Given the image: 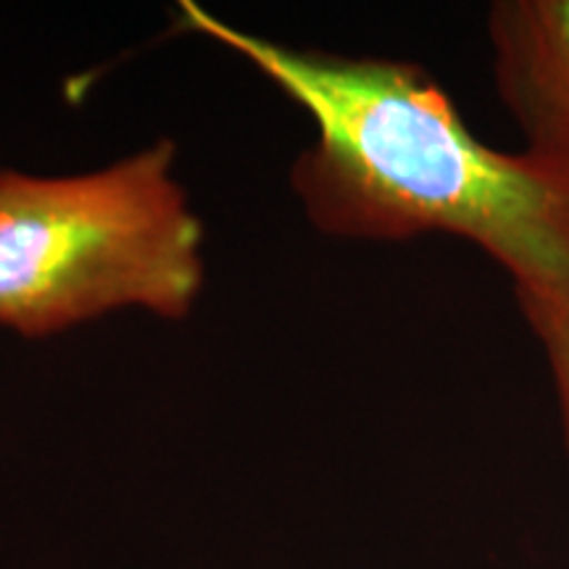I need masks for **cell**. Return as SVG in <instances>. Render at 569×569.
<instances>
[{
	"mask_svg": "<svg viewBox=\"0 0 569 569\" xmlns=\"http://www.w3.org/2000/svg\"><path fill=\"white\" fill-rule=\"evenodd\" d=\"M532 332L543 343L546 359L551 365L553 382H557L561 422H565V440L569 448V296L553 301L519 303Z\"/></svg>",
	"mask_w": 569,
	"mask_h": 569,
	"instance_id": "277c9868",
	"label": "cell"
},
{
	"mask_svg": "<svg viewBox=\"0 0 569 569\" xmlns=\"http://www.w3.org/2000/svg\"><path fill=\"white\" fill-rule=\"evenodd\" d=\"M182 19L253 61L315 117L296 184L325 230L451 232L511 274L519 303L569 296V172L488 148L419 67L293 51L182 0Z\"/></svg>",
	"mask_w": 569,
	"mask_h": 569,
	"instance_id": "6da1fadb",
	"label": "cell"
},
{
	"mask_svg": "<svg viewBox=\"0 0 569 569\" xmlns=\"http://www.w3.org/2000/svg\"><path fill=\"white\" fill-rule=\"evenodd\" d=\"M501 101L530 153L569 172V0H507L490 11Z\"/></svg>",
	"mask_w": 569,
	"mask_h": 569,
	"instance_id": "3957f363",
	"label": "cell"
},
{
	"mask_svg": "<svg viewBox=\"0 0 569 569\" xmlns=\"http://www.w3.org/2000/svg\"><path fill=\"white\" fill-rule=\"evenodd\" d=\"M169 167L163 140L98 174L0 172V322L42 336L117 306L184 315L201 224Z\"/></svg>",
	"mask_w": 569,
	"mask_h": 569,
	"instance_id": "7a4b0ae2",
	"label": "cell"
}]
</instances>
